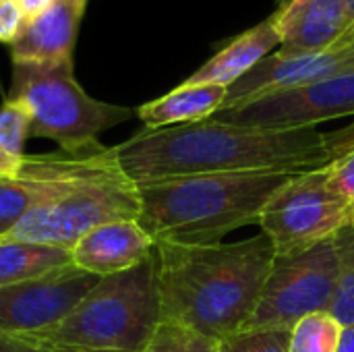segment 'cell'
Segmentation results:
<instances>
[{
    "label": "cell",
    "mask_w": 354,
    "mask_h": 352,
    "mask_svg": "<svg viewBox=\"0 0 354 352\" xmlns=\"http://www.w3.org/2000/svg\"><path fill=\"white\" fill-rule=\"evenodd\" d=\"M353 127L340 133L317 129L270 131L216 118L143 129L112 147L120 172L135 185L214 174V172H290L319 170L354 147Z\"/></svg>",
    "instance_id": "1"
},
{
    "label": "cell",
    "mask_w": 354,
    "mask_h": 352,
    "mask_svg": "<svg viewBox=\"0 0 354 352\" xmlns=\"http://www.w3.org/2000/svg\"><path fill=\"white\" fill-rule=\"evenodd\" d=\"M162 319L226 340L249 324L274 249L266 234L216 245H156Z\"/></svg>",
    "instance_id": "2"
},
{
    "label": "cell",
    "mask_w": 354,
    "mask_h": 352,
    "mask_svg": "<svg viewBox=\"0 0 354 352\" xmlns=\"http://www.w3.org/2000/svg\"><path fill=\"white\" fill-rule=\"evenodd\" d=\"M290 172H214L139 185V226L156 245H216L228 232L259 222Z\"/></svg>",
    "instance_id": "3"
},
{
    "label": "cell",
    "mask_w": 354,
    "mask_h": 352,
    "mask_svg": "<svg viewBox=\"0 0 354 352\" xmlns=\"http://www.w3.org/2000/svg\"><path fill=\"white\" fill-rule=\"evenodd\" d=\"M162 322L156 251L100 282L54 326L21 336L60 352H147Z\"/></svg>",
    "instance_id": "4"
},
{
    "label": "cell",
    "mask_w": 354,
    "mask_h": 352,
    "mask_svg": "<svg viewBox=\"0 0 354 352\" xmlns=\"http://www.w3.org/2000/svg\"><path fill=\"white\" fill-rule=\"evenodd\" d=\"M6 100L29 110V137L52 139L62 151H83L97 145V135L127 122L131 108L93 100L77 83L73 60L12 62Z\"/></svg>",
    "instance_id": "5"
},
{
    "label": "cell",
    "mask_w": 354,
    "mask_h": 352,
    "mask_svg": "<svg viewBox=\"0 0 354 352\" xmlns=\"http://www.w3.org/2000/svg\"><path fill=\"white\" fill-rule=\"evenodd\" d=\"M139 212L141 201L137 187L118 170L50 203L33 207L8 237L73 249L89 230L108 222L137 220Z\"/></svg>",
    "instance_id": "6"
},
{
    "label": "cell",
    "mask_w": 354,
    "mask_h": 352,
    "mask_svg": "<svg viewBox=\"0 0 354 352\" xmlns=\"http://www.w3.org/2000/svg\"><path fill=\"white\" fill-rule=\"evenodd\" d=\"M353 203L330 189L326 170L295 174L263 207L261 234L276 259L299 255L351 224Z\"/></svg>",
    "instance_id": "7"
},
{
    "label": "cell",
    "mask_w": 354,
    "mask_h": 352,
    "mask_svg": "<svg viewBox=\"0 0 354 352\" xmlns=\"http://www.w3.org/2000/svg\"><path fill=\"white\" fill-rule=\"evenodd\" d=\"M336 274L334 237L299 255L274 259L245 330H292L299 319L330 311Z\"/></svg>",
    "instance_id": "8"
},
{
    "label": "cell",
    "mask_w": 354,
    "mask_h": 352,
    "mask_svg": "<svg viewBox=\"0 0 354 352\" xmlns=\"http://www.w3.org/2000/svg\"><path fill=\"white\" fill-rule=\"evenodd\" d=\"M112 147L25 156L15 178L0 180V237H8L27 212L83 185L118 172Z\"/></svg>",
    "instance_id": "9"
},
{
    "label": "cell",
    "mask_w": 354,
    "mask_h": 352,
    "mask_svg": "<svg viewBox=\"0 0 354 352\" xmlns=\"http://www.w3.org/2000/svg\"><path fill=\"white\" fill-rule=\"evenodd\" d=\"M344 116H354V71L220 110L212 118L253 129L297 131Z\"/></svg>",
    "instance_id": "10"
},
{
    "label": "cell",
    "mask_w": 354,
    "mask_h": 352,
    "mask_svg": "<svg viewBox=\"0 0 354 352\" xmlns=\"http://www.w3.org/2000/svg\"><path fill=\"white\" fill-rule=\"evenodd\" d=\"M97 282V276L66 266L35 280L0 286V334L27 336L58 324Z\"/></svg>",
    "instance_id": "11"
},
{
    "label": "cell",
    "mask_w": 354,
    "mask_h": 352,
    "mask_svg": "<svg viewBox=\"0 0 354 352\" xmlns=\"http://www.w3.org/2000/svg\"><path fill=\"white\" fill-rule=\"evenodd\" d=\"M353 71L354 33L324 50L301 52V54H282L276 50L270 56H266L259 64H255L234 85L228 87L226 102L220 110L236 108L276 91L301 87L313 81L330 79Z\"/></svg>",
    "instance_id": "12"
},
{
    "label": "cell",
    "mask_w": 354,
    "mask_h": 352,
    "mask_svg": "<svg viewBox=\"0 0 354 352\" xmlns=\"http://www.w3.org/2000/svg\"><path fill=\"white\" fill-rule=\"evenodd\" d=\"M272 17L282 54L324 50L354 33L346 0H282Z\"/></svg>",
    "instance_id": "13"
},
{
    "label": "cell",
    "mask_w": 354,
    "mask_h": 352,
    "mask_svg": "<svg viewBox=\"0 0 354 352\" xmlns=\"http://www.w3.org/2000/svg\"><path fill=\"white\" fill-rule=\"evenodd\" d=\"M153 251L156 243L137 220H118L83 234L71 249V259L75 268L106 278L139 266Z\"/></svg>",
    "instance_id": "14"
},
{
    "label": "cell",
    "mask_w": 354,
    "mask_h": 352,
    "mask_svg": "<svg viewBox=\"0 0 354 352\" xmlns=\"http://www.w3.org/2000/svg\"><path fill=\"white\" fill-rule=\"evenodd\" d=\"M83 12L85 4L79 0H54L44 12L25 19L23 29L8 46L12 62L73 60Z\"/></svg>",
    "instance_id": "15"
},
{
    "label": "cell",
    "mask_w": 354,
    "mask_h": 352,
    "mask_svg": "<svg viewBox=\"0 0 354 352\" xmlns=\"http://www.w3.org/2000/svg\"><path fill=\"white\" fill-rule=\"evenodd\" d=\"M278 48H280V35L274 17H268L259 25L236 35L228 46H224L218 54H214L203 66H199L183 83L230 87Z\"/></svg>",
    "instance_id": "16"
},
{
    "label": "cell",
    "mask_w": 354,
    "mask_h": 352,
    "mask_svg": "<svg viewBox=\"0 0 354 352\" xmlns=\"http://www.w3.org/2000/svg\"><path fill=\"white\" fill-rule=\"evenodd\" d=\"M228 87L222 85H185L137 108L145 129H166L212 118L226 102Z\"/></svg>",
    "instance_id": "17"
},
{
    "label": "cell",
    "mask_w": 354,
    "mask_h": 352,
    "mask_svg": "<svg viewBox=\"0 0 354 352\" xmlns=\"http://www.w3.org/2000/svg\"><path fill=\"white\" fill-rule=\"evenodd\" d=\"M73 266L71 249L0 237V286L41 278Z\"/></svg>",
    "instance_id": "18"
},
{
    "label": "cell",
    "mask_w": 354,
    "mask_h": 352,
    "mask_svg": "<svg viewBox=\"0 0 354 352\" xmlns=\"http://www.w3.org/2000/svg\"><path fill=\"white\" fill-rule=\"evenodd\" d=\"M29 110L15 100L0 108V180L15 178L25 160V141L29 137Z\"/></svg>",
    "instance_id": "19"
},
{
    "label": "cell",
    "mask_w": 354,
    "mask_h": 352,
    "mask_svg": "<svg viewBox=\"0 0 354 352\" xmlns=\"http://www.w3.org/2000/svg\"><path fill=\"white\" fill-rule=\"evenodd\" d=\"M338 274L334 299L330 305V315L342 326L354 324V228L348 224L334 234Z\"/></svg>",
    "instance_id": "20"
},
{
    "label": "cell",
    "mask_w": 354,
    "mask_h": 352,
    "mask_svg": "<svg viewBox=\"0 0 354 352\" xmlns=\"http://www.w3.org/2000/svg\"><path fill=\"white\" fill-rule=\"evenodd\" d=\"M344 326L328 311L299 319L290 330L288 352H338Z\"/></svg>",
    "instance_id": "21"
},
{
    "label": "cell",
    "mask_w": 354,
    "mask_h": 352,
    "mask_svg": "<svg viewBox=\"0 0 354 352\" xmlns=\"http://www.w3.org/2000/svg\"><path fill=\"white\" fill-rule=\"evenodd\" d=\"M147 352H220V340L199 334L187 326L162 319Z\"/></svg>",
    "instance_id": "22"
},
{
    "label": "cell",
    "mask_w": 354,
    "mask_h": 352,
    "mask_svg": "<svg viewBox=\"0 0 354 352\" xmlns=\"http://www.w3.org/2000/svg\"><path fill=\"white\" fill-rule=\"evenodd\" d=\"M290 330H243L220 340V352H288Z\"/></svg>",
    "instance_id": "23"
},
{
    "label": "cell",
    "mask_w": 354,
    "mask_h": 352,
    "mask_svg": "<svg viewBox=\"0 0 354 352\" xmlns=\"http://www.w3.org/2000/svg\"><path fill=\"white\" fill-rule=\"evenodd\" d=\"M324 170H326V180L330 189L354 203V147L344 151Z\"/></svg>",
    "instance_id": "24"
},
{
    "label": "cell",
    "mask_w": 354,
    "mask_h": 352,
    "mask_svg": "<svg viewBox=\"0 0 354 352\" xmlns=\"http://www.w3.org/2000/svg\"><path fill=\"white\" fill-rule=\"evenodd\" d=\"M25 17L12 0H0V41L10 46L23 29Z\"/></svg>",
    "instance_id": "25"
},
{
    "label": "cell",
    "mask_w": 354,
    "mask_h": 352,
    "mask_svg": "<svg viewBox=\"0 0 354 352\" xmlns=\"http://www.w3.org/2000/svg\"><path fill=\"white\" fill-rule=\"evenodd\" d=\"M0 352H60L54 349H46L39 344H33L29 340H23L21 336H8L0 334Z\"/></svg>",
    "instance_id": "26"
},
{
    "label": "cell",
    "mask_w": 354,
    "mask_h": 352,
    "mask_svg": "<svg viewBox=\"0 0 354 352\" xmlns=\"http://www.w3.org/2000/svg\"><path fill=\"white\" fill-rule=\"evenodd\" d=\"M12 2L17 4V8L23 12L25 19H31V17L44 12L54 0H12Z\"/></svg>",
    "instance_id": "27"
},
{
    "label": "cell",
    "mask_w": 354,
    "mask_h": 352,
    "mask_svg": "<svg viewBox=\"0 0 354 352\" xmlns=\"http://www.w3.org/2000/svg\"><path fill=\"white\" fill-rule=\"evenodd\" d=\"M338 352H354V324L344 326L342 336H340V344H338Z\"/></svg>",
    "instance_id": "28"
},
{
    "label": "cell",
    "mask_w": 354,
    "mask_h": 352,
    "mask_svg": "<svg viewBox=\"0 0 354 352\" xmlns=\"http://www.w3.org/2000/svg\"><path fill=\"white\" fill-rule=\"evenodd\" d=\"M346 8H348V19H351V27L354 31V0H346Z\"/></svg>",
    "instance_id": "29"
},
{
    "label": "cell",
    "mask_w": 354,
    "mask_h": 352,
    "mask_svg": "<svg viewBox=\"0 0 354 352\" xmlns=\"http://www.w3.org/2000/svg\"><path fill=\"white\" fill-rule=\"evenodd\" d=\"M351 226L354 228V203H353V214H351Z\"/></svg>",
    "instance_id": "30"
},
{
    "label": "cell",
    "mask_w": 354,
    "mask_h": 352,
    "mask_svg": "<svg viewBox=\"0 0 354 352\" xmlns=\"http://www.w3.org/2000/svg\"><path fill=\"white\" fill-rule=\"evenodd\" d=\"M79 2H83V4H87V0H79Z\"/></svg>",
    "instance_id": "31"
}]
</instances>
